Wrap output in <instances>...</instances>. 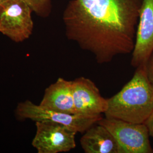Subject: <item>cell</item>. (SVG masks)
Segmentation results:
<instances>
[{"label": "cell", "mask_w": 153, "mask_h": 153, "mask_svg": "<svg viewBox=\"0 0 153 153\" xmlns=\"http://www.w3.org/2000/svg\"><path fill=\"white\" fill-rule=\"evenodd\" d=\"M148 79L153 86V52L145 64Z\"/></svg>", "instance_id": "12"}, {"label": "cell", "mask_w": 153, "mask_h": 153, "mask_svg": "<svg viewBox=\"0 0 153 153\" xmlns=\"http://www.w3.org/2000/svg\"><path fill=\"white\" fill-rule=\"evenodd\" d=\"M4 1V0H0V4H1L2 1Z\"/></svg>", "instance_id": "14"}, {"label": "cell", "mask_w": 153, "mask_h": 153, "mask_svg": "<svg viewBox=\"0 0 153 153\" xmlns=\"http://www.w3.org/2000/svg\"><path fill=\"white\" fill-rule=\"evenodd\" d=\"M144 124L148 128L150 136L153 139V111Z\"/></svg>", "instance_id": "13"}, {"label": "cell", "mask_w": 153, "mask_h": 153, "mask_svg": "<svg viewBox=\"0 0 153 153\" xmlns=\"http://www.w3.org/2000/svg\"><path fill=\"white\" fill-rule=\"evenodd\" d=\"M107 101L105 117L145 123L153 111V86L148 79L145 65L137 67L131 79Z\"/></svg>", "instance_id": "2"}, {"label": "cell", "mask_w": 153, "mask_h": 153, "mask_svg": "<svg viewBox=\"0 0 153 153\" xmlns=\"http://www.w3.org/2000/svg\"><path fill=\"white\" fill-rule=\"evenodd\" d=\"M32 145L38 153L68 152L76 147V131L50 122H35Z\"/></svg>", "instance_id": "6"}, {"label": "cell", "mask_w": 153, "mask_h": 153, "mask_svg": "<svg viewBox=\"0 0 153 153\" xmlns=\"http://www.w3.org/2000/svg\"><path fill=\"white\" fill-rule=\"evenodd\" d=\"M105 127L119 143L121 153H153L148 128L143 124L105 117L98 122Z\"/></svg>", "instance_id": "5"}, {"label": "cell", "mask_w": 153, "mask_h": 153, "mask_svg": "<svg viewBox=\"0 0 153 153\" xmlns=\"http://www.w3.org/2000/svg\"><path fill=\"white\" fill-rule=\"evenodd\" d=\"M72 81L59 78L44 91L39 105L45 108L67 114H76L72 95Z\"/></svg>", "instance_id": "9"}, {"label": "cell", "mask_w": 153, "mask_h": 153, "mask_svg": "<svg viewBox=\"0 0 153 153\" xmlns=\"http://www.w3.org/2000/svg\"><path fill=\"white\" fill-rule=\"evenodd\" d=\"M33 11L42 17L48 16L51 11V0H25Z\"/></svg>", "instance_id": "11"}, {"label": "cell", "mask_w": 153, "mask_h": 153, "mask_svg": "<svg viewBox=\"0 0 153 153\" xmlns=\"http://www.w3.org/2000/svg\"><path fill=\"white\" fill-rule=\"evenodd\" d=\"M71 86L76 114L99 115L105 112L108 108L107 99L102 97L93 81L80 76L72 81Z\"/></svg>", "instance_id": "8"}, {"label": "cell", "mask_w": 153, "mask_h": 153, "mask_svg": "<svg viewBox=\"0 0 153 153\" xmlns=\"http://www.w3.org/2000/svg\"><path fill=\"white\" fill-rule=\"evenodd\" d=\"M153 52V0H142L131 65L137 68L145 65Z\"/></svg>", "instance_id": "7"}, {"label": "cell", "mask_w": 153, "mask_h": 153, "mask_svg": "<svg viewBox=\"0 0 153 153\" xmlns=\"http://www.w3.org/2000/svg\"><path fill=\"white\" fill-rule=\"evenodd\" d=\"M15 115L18 120H31L35 122H50L68 126L77 132L83 133L97 123L102 115H88L67 114L45 108L29 100L21 102L16 105Z\"/></svg>", "instance_id": "3"}, {"label": "cell", "mask_w": 153, "mask_h": 153, "mask_svg": "<svg viewBox=\"0 0 153 153\" xmlns=\"http://www.w3.org/2000/svg\"><path fill=\"white\" fill-rule=\"evenodd\" d=\"M33 10L25 0H4L0 4V33L16 43L33 33Z\"/></svg>", "instance_id": "4"}, {"label": "cell", "mask_w": 153, "mask_h": 153, "mask_svg": "<svg viewBox=\"0 0 153 153\" xmlns=\"http://www.w3.org/2000/svg\"><path fill=\"white\" fill-rule=\"evenodd\" d=\"M142 0H71L64 11L65 35L99 64L131 53Z\"/></svg>", "instance_id": "1"}, {"label": "cell", "mask_w": 153, "mask_h": 153, "mask_svg": "<svg viewBox=\"0 0 153 153\" xmlns=\"http://www.w3.org/2000/svg\"><path fill=\"white\" fill-rule=\"evenodd\" d=\"M80 144L85 153H121L120 145L115 137L98 123L83 133Z\"/></svg>", "instance_id": "10"}]
</instances>
